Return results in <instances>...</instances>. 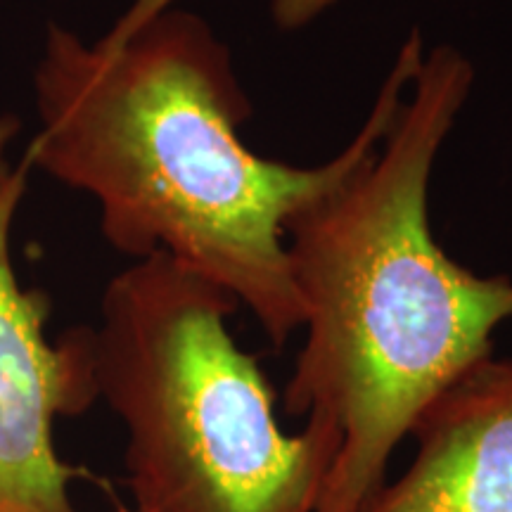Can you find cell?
Returning a JSON list of instances; mask_svg holds the SVG:
<instances>
[{"label":"cell","instance_id":"cell-7","mask_svg":"<svg viewBox=\"0 0 512 512\" xmlns=\"http://www.w3.org/2000/svg\"><path fill=\"white\" fill-rule=\"evenodd\" d=\"M176 0H133V5L128 8L124 15L119 17V22L114 24V27L107 31V34H114V36H121V34H128V31L138 29L140 24H145L147 19L157 17L159 12L174 8Z\"/></svg>","mask_w":512,"mask_h":512},{"label":"cell","instance_id":"cell-3","mask_svg":"<svg viewBox=\"0 0 512 512\" xmlns=\"http://www.w3.org/2000/svg\"><path fill=\"white\" fill-rule=\"evenodd\" d=\"M238 306L164 252L102 292L95 387L126 430L133 512H316L339 439L318 420L283 432L264 370L228 330Z\"/></svg>","mask_w":512,"mask_h":512},{"label":"cell","instance_id":"cell-4","mask_svg":"<svg viewBox=\"0 0 512 512\" xmlns=\"http://www.w3.org/2000/svg\"><path fill=\"white\" fill-rule=\"evenodd\" d=\"M27 164L0 185V512H79V470L57 456L55 422L98 401L93 328L48 337L50 299L22 287L12 226L27 192Z\"/></svg>","mask_w":512,"mask_h":512},{"label":"cell","instance_id":"cell-1","mask_svg":"<svg viewBox=\"0 0 512 512\" xmlns=\"http://www.w3.org/2000/svg\"><path fill=\"white\" fill-rule=\"evenodd\" d=\"M422 57L413 29L356 136L328 162L294 166L240 138L252 100L233 50L195 12L169 8L95 43L50 24L34 69L41 126L24 164L91 195L107 245L133 261L169 254L283 347L304 325L287 223L380 150Z\"/></svg>","mask_w":512,"mask_h":512},{"label":"cell","instance_id":"cell-2","mask_svg":"<svg viewBox=\"0 0 512 512\" xmlns=\"http://www.w3.org/2000/svg\"><path fill=\"white\" fill-rule=\"evenodd\" d=\"M475 83L458 48L425 50L380 150L287 223L306 339L285 411L339 448L316 512H363L396 446L512 318V278L477 275L434 238L430 185Z\"/></svg>","mask_w":512,"mask_h":512},{"label":"cell","instance_id":"cell-8","mask_svg":"<svg viewBox=\"0 0 512 512\" xmlns=\"http://www.w3.org/2000/svg\"><path fill=\"white\" fill-rule=\"evenodd\" d=\"M19 131H22V121H19L15 114H3V117H0V185L8 181L17 169V166L10 164L8 152L12 140L17 138Z\"/></svg>","mask_w":512,"mask_h":512},{"label":"cell","instance_id":"cell-6","mask_svg":"<svg viewBox=\"0 0 512 512\" xmlns=\"http://www.w3.org/2000/svg\"><path fill=\"white\" fill-rule=\"evenodd\" d=\"M337 0H271L268 3V17L273 27L285 34H294L311 27L316 19L335 8Z\"/></svg>","mask_w":512,"mask_h":512},{"label":"cell","instance_id":"cell-5","mask_svg":"<svg viewBox=\"0 0 512 512\" xmlns=\"http://www.w3.org/2000/svg\"><path fill=\"white\" fill-rule=\"evenodd\" d=\"M415 456L363 512H512V358H484L415 420Z\"/></svg>","mask_w":512,"mask_h":512}]
</instances>
